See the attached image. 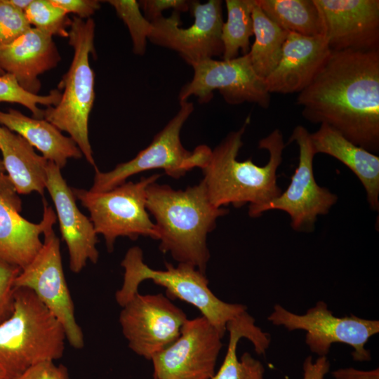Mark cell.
<instances>
[{
    "instance_id": "cell-40",
    "label": "cell",
    "mask_w": 379,
    "mask_h": 379,
    "mask_svg": "<svg viewBox=\"0 0 379 379\" xmlns=\"http://www.w3.org/2000/svg\"><path fill=\"white\" fill-rule=\"evenodd\" d=\"M6 72L0 67V76L5 74Z\"/></svg>"
},
{
    "instance_id": "cell-32",
    "label": "cell",
    "mask_w": 379,
    "mask_h": 379,
    "mask_svg": "<svg viewBox=\"0 0 379 379\" xmlns=\"http://www.w3.org/2000/svg\"><path fill=\"white\" fill-rule=\"evenodd\" d=\"M21 269L0 262V324L13 313L15 300V280Z\"/></svg>"
},
{
    "instance_id": "cell-7",
    "label": "cell",
    "mask_w": 379,
    "mask_h": 379,
    "mask_svg": "<svg viewBox=\"0 0 379 379\" xmlns=\"http://www.w3.org/2000/svg\"><path fill=\"white\" fill-rule=\"evenodd\" d=\"M194 109L192 102L180 101L176 114L133 159L117 165L108 172H101L95 168L93 184L89 190H111L126 182L131 175L148 170L163 169L171 178L179 179L194 168L201 169L208 161L211 149L200 145L189 151L180 140L182 127Z\"/></svg>"
},
{
    "instance_id": "cell-20",
    "label": "cell",
    "mask_w": 379,
    "mask_h": 379,
    "mask_svg": "<svg viewBox=\"0 0 379 379\" xmlns=\"http://www.w3.org/2000/svg\"><path fill=\"white\" fill-rule=\"evenodd\" d=\"M315 154L330 155L345 165L363 185L370 207L379 209V157L347 140L326 124L310 133Z\"/></svg>"
},
{
    "instance_id": "cell-6",
    "label": "cell",
    "mask_w": 379,
    "mask_h": 379,
    "mask_svg": "<svg viewBox=\"0 0 379 379\" xmlns=\"http://www.w3.org/2000/svg\"><path fill=\"white\" fill-rule=\"evenodd\" d=\"M95 27L91 18H72L67 38L73 58L58 84V89H63L60 99L44 110V119L67 132L95 168L88 138V119L95 100V74L89 62V55L94 53Z\"/></svg>"
},
{
    "instance_id": "cell-34",
    "label": "cell",
    "mask_w": 379,
    "mask_h": 379,
    "mask_svg": "<svg viewBox=\"0 0 379 379\" xmlns=\"http://www.w3.org/2000/svg\"><path fill=\"white\" fill-rule=\"evenodd\" d=\"M14 379H69L67 368L56 366L53 361L38 363Z\"/></svg>"
},
{
    "instance_id": "cell-1",
    "label": "cell",
    "mask_w": 379,
    "mask_h": 379,
    "mask_svg": "<svg viewBox=\"0 0 379 379\" xmlns=\"http://www.w3.org/2000/svg\"><path fill=\"white\" fill-rule=\"evenodd\" d=\"M296 104L308 121L328 124L354 145L378 152L379 48L331 51Z\"/></svg>"
},
{
    "instance_id": "cell-10",
    "label": "cell",
    "mask_w": 379,
    "mask_h": 379,
    "mask_svg": "<svg viewBox=\"0 0 379 379\" xmlns=\"http://www.w3.org/2000/svg\"><path fill=\"white\" fill-rule=\"evenodd\" d=\"M53 226L44 232L42 247L21 270L15 278V287L33 291L60 322L71 346L81 349L84 346V334L76 320L74 303L62 268L60 240Z\"/></svg>"
},
{
    "instance_id": "cell-38",
    "label": "cell",
    "mask_w": 379,
    "mask_h": 379,
    "mask_svg": "<svg viewBox=\"0 0 379 379\" xmlns=\"http://www.w3.org/2000/svg\"><path fill=\"white\" fill-rule=\"evenodd\" d=\"M334 379H379L378 368L360 370L352 367L341 368L331 372Z\"/></svg>"
},
{
    "instance_id": "cell-30",
    "label": "cell",
    "mask_w": 379,
    "mask_h": 379,
    "mask_svg": "<svg viewBox=\"0 0 379 379\" xmlns=\"http://www.w3.org/2000/svg\"><path fill=\"white\" fill-rule=\"evenodd\" d=\"M106 2L113 6L117 15L128 27L133 53L144 55L152 25L141 13L138 2L135 0H108Z\"/></svg>"
},
{
    "instance_id": "cell-5",
    "label": "cell",
    "mask_w": 379,
    "mask_h": 379,
    "mask_svg": "<svg viewBox=\"0 0 379 379\" xmlns=\"http://www.w3.org/2000/svg\"><path fill=\"white\" fill-rule=\"evenodd\" d=\"M121 265L124 269V281L115 293L121 307L138 292L142 281L152 280L166 289L168 298L180 299L197 308L222 338L227 323L247 310L242 304L219 299L209 288L206 274L192 265L179 263L175 267L165 262L166 270H154L144 262L141 248L134 246L128 250Z\"/></svg>"
},
{
    "instance_id": "cell-35",
    "label": "cell",
    "mask_w": 379,
    "mask_h": 379,
    "mask_svg": "<svg viewBox=\"0 0 379 379\" xmlns=\"http://www.w3.org/2000/svg\"><path fill=\"white\" fill-rule=\"evenodd\" d=\"M53 4L63 9L67 14L74 13L79 18H91L100 8L98 0H51Z\"/></svg>"
},
{
    "instance_id": "cell-37",
    "label": "cell",
    "mask_w": 379,
    "mask_h": 379,
    "mask_svg": "<svg viewBox=\"0 0 379 379\" xmlns=\"http://www.w3.org/2000/svg\"><path fill=\"white\" fill-rule=\"evenodd\" d=\"M330 370V363L326 357H319L313 361L307 357L302 364V379H324Z\"/></svg>"
},
{
    "instance_id": "cell-13",
    "label": "cell",
    "mask_w": 379,
    "mask_h": 379,
    "mask_svg": "<svg viewBox=\"0 0 379 379\" xmlns=\"http://www.w3.org/2000/svg\"><path fill=\"white\" fill-rule=\"evenodd\" d=\"M293 142L298 146L299 159L291 182L284 192L259 210L258 217L267 211L280 210L288 214L294 230L310 232L314 229L317 216L327 214L338 196L315 180L313 160L316 154L310 133L304 126H296L288 144Z\"/></svg>"
},
{
    "instance_id": "cell-22",
    "label": "cell",
    "mask_w": 379,
    "mask_h": 379,
    "mask_svg": "<svg viewBox=\"0 0 379 379\" xmlns=\"http://www.w3.org/2000/svg\"><path fill=\"white\" fill-rule=\"evenodd\" d=\"M229 343L224 361L211 379H265L262 364L249 352L240 359L237 354L240 339H248L258 354H265L270 345V335L255 325V319L246 311L229 321Z\"/></svg>"
},
{
    "instance_id": "cell-21",
    "label": "cell",
    "mask_w": 379,
    "mask_h": 379,
    "mask_svg": "<svg viewBox=\"0 0 379 379\" xmlns=\"http://www.w3.org/2000/svg\"><path fill=\"white\" fill-rule=\"evenodd\" d=\"M56 220L46 201L41 221L33 223L0 200V262L24 268L42 247L41 234Z\"/></svg>"
},
{
    "instance_id": "cell-19",
    "label": "cell",
    "mask_w": 379,
    "mask_h": 379,
    "mask_svg": "<svg viewBox=\"0 0 379 379\" xmlns=\"http://www.w3.org/2000/svg\"><path fill=\"white\" fill-rule=\"evenodd\" d=\"M61 60L53 36L31 27L10 44L0 48V67L12 74L25 91L38 95L39 76L55 68Z\"/></svg>"
},
{
    "instance_id": "cell-41",
    "label": "cell",
    "mask_w": 379,
    "mask_h": 379,
    "mask_svg": "<svg viewBox=\"0 0 379 379\" xmlns=\"http://www.w3.org/2000/svg\"><path fill=\"white\" fill-rule=\"evenodd\" d=\"M0 379H6L1 371H0Z\"/></svg>"
},
{
    "instance_id": "cell-2",
    "label": "cell",
    "mask_w": 379,
    "mask_h": 379,
    "mask_svg": "<svg viewBox=\"0 0 379 379\" xmlns=\"http://www.w3.org/2000/svg\"><path fill=\"white\" fill-rule=\"evenodd\" d=\"M248 121L211 149L207 163L201 168L202 180L214 206L232 204L238 208L249 204V216L257 218L259 210L282 192L277 185V171L286 144L282 133L275 129L258 142V147L269 153L265 166L255 164L251 159L237 160Z\"/></svg>"
},
{
    "instance_id": "cell-27",
    "label": "cell",
    "mask_w": 379,
    "mask_h": 379,
    "mask_svg": "<svg viewBox=\"0 0 379 379\" xmlns=\"http://www.w3.org/2000/svg\"><path fill=\"white\" fill-rule=\"evenodd\" d=\"M254 0H226L227 18L222 27L223 60L238 57L250 51V38L253 36L252 10Z\"/></svg>"
},
{
    "instance_id": "cell-17",
    "label": "cell",
    "mask_w": 379,
    "mask_h": 379,
    "mask_svg": "<svg viewBox=\"0 0 379 379\" xmlns=\"http://www.w3.org/2000/svg\"><path fill=\"white\" fill-rule=\"evenodd\" d=\"M46 173V189L54 203L61 236L68 249L69 269L79 273L88 260L93 263L98 260L97 233L91 220L77 207L72 188L63 178L60 168L48 161Z\"/></svg>"
},
{
    "instance_id": "cell-8",
    "label": "cell",
    "mask_w": 379,
    "mask_h": 379,
    "mask_svg": "<svg viewBox=\"0 0 379 379\" xmlns=\"http://www.w3.org/2000/svg\"><path fill=\"white\" fill-rule=\"evenodd\" d=\"M160 176L157 173L142 177L136 182H126L102 192L72 188L75 198L89 211L94 229L105 238L109 252L113 251L119 237L159 239L157 227L146 208V190Z\"/></svg>"
},
{
    "instance_id": "cell-31",
    "label": "cell",
    "mask_w": 379,
    "mask_h": 379,
    "mask_svg": "<svg viewBox=\"0 0 379 379\" xmlns=\"http://www.w3.org/2000/svg\"><path fill=\"white\" fill-rule=\"evenodd\" d=\"M25 13L0 0V48L6 46L31 28Z\"/></svg>"
},
{
    "instance_id": "cell-29",
    "label": "cell",
    "mask_w": 379,
    "mask_h": 379,
    "mask_svg": "<svg viewBox=\"0 0 379 379\" xmlns=\"http://www.w3.org/2000/svg\"><path fill=\"white\" fill-rule=\"evenodd\" d=\"M24 13L31 27L52 36L68 37L72 20L51 0H32Z\"/></svg>"
},
{
    "instance_id": "cell-14",
    "label": "cell",
    "mask_w": 379,
    "mask_h": 379,
    "mask_svg": "<svg viewBox=\"0 0 379 379\" xmlns=\"http://www.w3.org/2000/svg\"><path fill=\"white\" fill-rule=\"evenodd\" d=\"M222 4L220 0L203 4L190 1L189 11L194 18L191 26L181 28L180 13L173 11L170 17L161 16L151 22L152 29L148 40L176 51L189 65L222 55Z\"/></svg>"
},
{
    "instance_id": "cell-36",
    "label": "cell",
    "mask_w": 379,
    "mask_h": 379,
    "mask_svg": "<svg viewBox=\"0 0 379 379\" xmlns=\"http://www.w3.org/2000/svg\"><path fill=\"white\" fill-rule=\"evenodd\" d=\"M0 200L18 212H20L22 210L21 199L16 192L13 183L6 171L2 159H1Z\"/></svg>"
},
{
    "instance_id": "cell-3",
    "label": "cell",
    "mask_w": 379,
    "mask_h": 379,
    "mask_svg": "<svg viewBox=\"0 0 379 379\" xmlns=\"http://www.w3.org/2000/svg\"><path fill=\"white\" fill-rule=\"evenodd\" d=\"M146 208L156 220L159 250L206 274L210 258L208 234L229 210L211 203L203 180L178 190L152 182L146 190Z\"/></svg>"
},
{
    "instance_id": "cell-15",
    "label": "cell",
    "mask_w": 379,
    "mask_h": 379,
    "mask_svg": "<svg viewBox=\"0 0 379 379\" xmlns=\"http://www.w3.org/2000/svg\"><path fill=\"white\" fill-rule=\"evenodd\" d=\"M222 338L204 316L187 319L178 338L152 358L154 379H211Z\"/></svg>"
},
{
    "instance_id": "cell-39",
    "label": "cell",
    "mask_w": 379,
    "mask_h": 379,
    "mask_svg": "<svg viewBox=\"0 0 379 379\" xmlns=\"http://www.w3.org/2000/svg\"><path fill=\"white\" fill-rule=\"evenodd\" d=\"M8 2L16 8L23 12L28 8L32 0H7Z\"/></svg>"
},
{
    "instance_id": "cell-33",
    "label": "cell",
    "mask_w": 379,
    "mask_h": 379,
    "mask_svg": "<svg viewBox=\"0 0 379 379\" xmlns=\"http://www.w3.org/2000/svg\"><path fill=\"white\" fill-rule=\"evenodd\" d=\"M138 4L149 22L163 16L162 12L167 9L172 8L179 13L190 9V1L185 0H141Z\"/></svg>"
},
{
    "instance_id": "cell-24",
    "label": "cell",
    "mask_w": 379,
    "mask_h": 379,
    "mask_svg": "<svg viewBox=\"0 0 379 379\" xmlns=\"http://www.w3.org/2000/svg\"><path fill=\"white\" fill-rule=\"evenodd\" d=\"M0 151L6 171L18 194L44 195L48 161L18 133L0 124Z\"/></svg>"
},
{
    "instance_id": "cell-12",
    "label": "cell",
    "mask_w": 379,
    "mask_h": 379,
    "mask_svg": "<svg viewBox=\"0 0 379 379\" xmlns=\"http://www.w3.org/2000/svg\"><path fill=\"white\" fill-rule=\"evenodd\" d=\"M122 307L119 323L129 348L147 360L180 336L186 314L162 293H135Z\"/></svg>"
},
{
    "instance_id": "cell-9",
    "label": "cell",
    "mask_w": 379,
    "mask_h": 379,
    "mask_svg": "<svg viewBox=\"0 0 379 379\" xmlns=\"http://www.w3.org/2000/svg\"><path fill=\"white\" fill-rule=\"evenodd\" d=\"M267 319L273 325L284 326L289 331H305V343L319 357H326L333 343H344L353 349L352 359L357 361L371 360L366 344L379 332L378 320L354 314L335 317L324 301H318L303 314L291 312L277 304Z\"/></svg>"
},
{
    "instance_id": "cell-16",
    "label": "cell",
    "mask_w": 379,
    "mask_h": 379,
    "mask_svg": "<svg viewBox=\"0 0 379 379\" xmlns=\"http://www.w3.org/2000/svg\"><path fill=\"white\" fill-rule=\"evenodd\" d=\"M331 51L379 48L378 0H313Z\"/></svg>"
},
{
    "instance_id": "cell-18",
    "label": "cell",
    "mask_w": 379,
    "mask_h": 379,
    "mask_svg": "<svg viewBox=\"0 0 379 379\" xmlns=\"http://www.w3.org/2000/svg\"><path fill=\"white\" fill-rule=\"evenodd\" d=\"M331 52L322 36L288 32L277 65L265 79L267 91L270 94L300 93L310 84Z\"/></svg>"
},
{
    "instance_id": "cell-25",
    "label": "cell",
    "mask_w": 379,
    "mask_h": 379,
    "mask_svg": "<svg viewBox=\"0 0 379 379\" xmlns=\"http://www.w3.org/2000/svg\"><path fill=\"white\" fill-rule=\"evenodd\" d=\"M254 42L248 52L256 74L263 79L274 70L288 32L272 21L254 0L252 10Z\"/></svg>"
},
{
    "instance_id": "cell-11",
    "label": "cell",
    "mask_w": 379,
    "mask_h": 379,
    "mask_svg": "<svg viewBox=\"0 0 379 379\" xmlns=\"http://www.w3.org/2000/svg\"><path fill=\"white\" fill-rule=\"evenodd\" d=\"M190 66L193 77L180 89L179 102L194 95L200 104L208 103L213 97V92L218 90L230 105L247 102L269 107L271 94L265 79L253 68L248 53L227 60L206 59Z\"/></svg>"
},
{
    "instance_id": "cell-23",
    "label": "cell",
    "mask_w": 379,
    "mask_h": 379,
    "mask_svg": "<svg viewBox=\"0 0 379 379\" xmlns=\"http://www.w3.org/2000/svg\"><path fill=\"white\" fill-rule=\"evenodd\" d=\"M0 124L22 136L60 169L66 166L68 159H80L83 156L70 137L65 136L45 119L29 117L10 108L8 112L0 110Z\"/></svg>"
},
{
    "instance_id": "cell-28",
    "label": "cell",
    "mask_w": 379,
    "mask_h": 379,
    "mask_svg": "<svg viewBox=\"0 0 379 379\" xmlns=\"http://www.w3.org/2000/svg\"><path fill=\"white\" fill-rule=\"evenodd\" d=\"M61 95L58 88L51 90L47 95L32 94L23 89L12 74L6 73L0 76V102L20 104L27 108L34 118L44 119V110L39 107V105L55 106Z\"/></svg>"
},
{
    "instance_id": "cell-4",
    "label": "cell",
    "mask_w": 379,
    "mask_h": 379,
    "mask_svg": "<svg viewBox=\"0 0 379 379\" xmlns=\"http://www.w3.org/2000/svg\"><path fill=\"white\" fill-rule=\"evenodd\" d=\"M67 340L60 322L33 291L15 288L11 317L0 324V371L14 379L31 366L60 359Z\"/></svg>"
},
{
    "instance_id": "cell-26",
    "label": "cell",
    "mask_w": 379,
    "mask_h": 379,
    "mask_svg": "<svg viewBox=\"0 0 379 379\" xmlns=\"http://www.w3.org/2000/svg\"><path fill=\"white\" fill-rule=\"evenodd\" d=\"M264 13L282 29L307 36H321L313 0H255Z\"/></svg>"
}]
</instances>
